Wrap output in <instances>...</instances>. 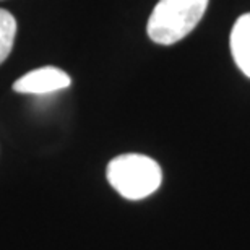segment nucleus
Instances as JSON below:
<instances>
[{
	"mask_svg": "<svg viewBox=\"0 0 250 250\" xmlns=\"http://www.w3.org/2000/svg\"><path fill=\"white\" fill-rule=\"evenodd\" d=\"M209 0H159L148 20V36L153 42L171 46L193 31L203 18Z\"/></svg>",
	"mask_w": 250,
	"mask_h": 250,
	"instance_id": "obj_1",
	"label": "nucleus"
},
{
	"mask_svg": "<svg viewBox=\"0 0 250 250\" xmlns=\"http://www.w3.org/2000/svg\"><path fill=\"white\" fill-rule=\"evenodd\" d=\"M107 181L127 200H142L159 188L163 172L159 164L145 154L128 153L114 158L107 166Z\"/></svg>",
	"mask_w": 250,
	"mask_h": 250,
	"instance_id": "obj_2",
	"label": "nucleus"
},
{
	"mask_svg": "<svg viewBox=\"0 0 250 250\" xmlns=\"http://www.w3.org/2000/svg\"><path fill=\"white\" fill-rule=\"evenodd\" d=\"M72 80L57 67H42L23 75L13 83V89L21 94H47L70 86Z\"/></svg>",
	"mask_w": 250,
	"mask_h": 250,
	"instance_id": "obj_3",
	"label": "nucleus"
},
{
	"mask_svg": "<svg viewBox=\"0 0 250 250\" xmlns=\"http://www.w3.org/2000/svg\"><path fill=\"white\" fill-rule=\"evenodd\" d=\"M229 42L234 62L250 78V13H244L236 20Z\"/></svg>",
	"mask_w": 250,
	"mask_h": 250,
	"instance_id": "obj_4",
	"label": "nucleus"
},
{
	"mask_svg": "<svg viewBox=\"0 0 250 250\" xmlns=\"http://www.w3.org/2000/svg\"><path fill=\"white\" fill-rule=\"evenodd\" d=\"M17 34V20L10 12L0 8V63L10 56Z\"/></svg>",
	"mask_w": 250,
	"mask_h": 250,
	"instance_id": "obj_5",
	"label": "nucleus"
}]
</instances>
